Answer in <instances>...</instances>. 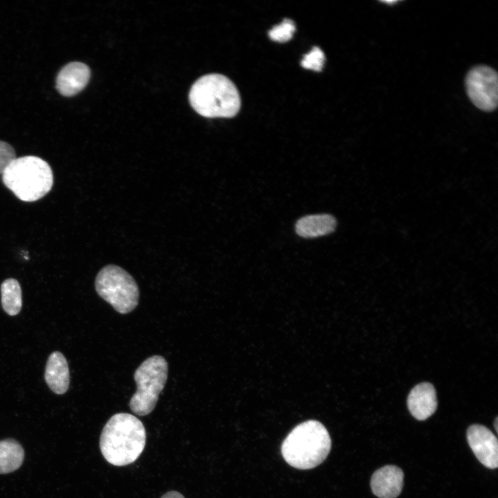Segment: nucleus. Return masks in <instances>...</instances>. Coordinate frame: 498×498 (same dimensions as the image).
<instances>
[{"instance_id": "obj_1", "label": "nucleus", "mask_w": 498, "mask_h": 498, "mask_svg": "<svg viewBox=\"0 0 498 498\" xmlns=\"http://www.w3.org/2000/svg\"><path fill=\"white\" fill-rule=\"evenodd\" d=\"M146 432L142 423L128 413H118L107 422L100 438V448L109 463L124 466L134 462L142 452Z\"/></svg>"}, {"instance_id": "obj_18", "label": "nucleus", "mask_w": 498, "mask_h": 498, "mask_svg": "<svg viewBox=\"0 0 498 498\" xmlns=\"http://www.w3.org/2000/svg\"><path fill=\"white\" fill-rule=\"evenodd\" d=\"M15 158L14 148L8 143L0 140V174H2Z\"/></svg>"}, {"instance_id": "obj_15", "label": "nucleus", "mask_w": 498, "mask_h": 498, "mask_svg": "<svg viewBox=\"0 0 498 498\" xmlns=\"http://www.w3.org/2000/svg\"><path fill=\"white\" fill-rule=\"evenodd\" d=\"M1 304L3 310L10 315H16L22 306L21 290L17 280L10 278L1 286Z\"/></svg>"}, {"instance_id": "obj_19", "label": "nucleus", "mask_w": 498, "mask_h": 498, "mask_svg": "<svg viewBox=\"0 0 498 498\" xmlns=\"http://www.w3.org/2000/svg\"><path fill=\"white\" fill-rule=\"evenodd\" d=\"M160 498H185L177 491H169L163 495Z\"/></svg>"}, {"instance_id": "obj_17", "label": "nucleus", "mask_w": 498, "mask_h": 498, "mask_svg": "<svg viewBox=\"0 0 498 498\" xmlns=\"http://www.w3.org/2000/svg\"><path fill=\"white\" fill-rule=\"evenodd\" d=\"M324 60V54L322 50L320 48L314 46L308 54L304 55L301 61V65L306 69L320 71L322 69Z\"/></svg>"}, {"instance_id": "obj_5", "label": "nucleus", "mask_w": 498, "mask_h": 498, "mask_svg": "<svg viewBox=\"0 0 498 498\" xmlns=\"http://www.w3.org/2000/svg\"><path fill=\"white\" fill-rule=\"evenodd\" d=\"M168 365L160 356L147 358L136 370L137 390L129 401L131 411L146 416L154 409L167 379Z\"/></svg>"}, {"instance_id": "obj_8", "label": "nucleus", "mask_w": 498, "mask_h": 498, "mask_svg": "<svg viewBox=\"0 0 498 498\" xmlns=\"http://www.w3.org/2000/svg\"><path fill=\"white\" fill-rule=\"evenodd\" d=\"M470 448L479 462L490 469L498 466V441L486 427L479 424L470 425L466 432Z\"/></svg>"}, {"instance_id": "obj_10", "label": "nucleus", "mask_w": 498, "mask_h": 498, "mask_svg": "<svg viewBox=\"0 0 498 498\" xmlns=\"http://www.w3.org/2000/svg\"><path fill=\"white\" fill-rule=\"evenodd\" d=\"M90 69L82 62H71L59 71L56 80L58 91L64 96H73L80 92L87 84Z\"/></svg>"}, {"instance_id": "obj_14", "label": "nucleus", "mask_w": 498, "mask_h": 498, "mask_svg": "<svg viewBox=\"0 0 498 498\" xmlns=\"http://www.w3.org/2000/svg\"><path fill=\"white\" fill-rule=\"evenodd\" d=\"M24 450L21 445L13 439L0 441V474L17 470L23 463Z\"/></svg>"}, {"instance_id": "obj_9", "label": "nucleus", "mask_w": 498, "mask_h": 498, "mask_svg": "<svg viewBox=\"0 0 498 498\" xmlns=\"http://www.w3.org/2000/svg\"><path fill=\"white\" fill-rule=\"evenodd\" d=\"M404 473L394 465H387L376 470L371 476L370 486L378 498H396L403 487Z\"/></svg>"}, {"instance_id": "obj_13", "label": "nucleus", "mask_w": 498, "mask_h": 498, "mask_svg": "<svg viewBox=\"0 0 498 498\" xmlns=\"http://www.w3.org/2000/svg\"><path fill=\"white\" fill-rule=\"evenodd\" d=\"M336 225V219L331 214L307 215L297 221L295 231L302 237L315 238L333 232Z\"/></svg>"}, {"instance_id": "obj_12", "label": "nucleus", "mask_w": 498, "mask_h": 498, "mask_svg": "<svg viewBox=\"0 0 498 498\" xmlns=\"http://www.w3.org/2000/svg\"><path fill=\"white\" fill-rule=\"evenodd\" d=\"M44 376L48 386L55 394H63L68 390L69 369L66 359L62 353L55 351L49 356Z\"/></svg>"}, {"instance_id": "obj_2", "label": "nucleus", "mask_w": 498, "mask_h": 498, "mask_svg": "<svg viewBox=\"0 0 498 498\" xmlns=\"http://www.w3.org/2000/svg\"><path fill=\"white\" fill-rule=\"evenodd\" d=\"M331 440L326 427L309 420L297 425L284 440L281 451L284 460L300 470L313 468L328 456Z\"/></svg>"}, {"instance_id": "obj_6", "label": "nucleus", "mask_w": 498, "mask_h": 498, "mask_svg": "<svg viewBox=\"0 0 498 498\" xmlns=\"http://www.w3.org/2000/svg\"><path fill=\"white\" fill-rule=\"evenodd\" d=\"M95 290L100 297L120 313L127 314L137 306L138 286L132 276L116 265H107L98 273Z\"/></svg>"}, {"instance_id": "obj_20", "label": "nucleus", "mask_w": 498, "mask_h": 498, "mask_svg": "<svg viewBox=\"0 0 498 498\" xmlns=\"http://www.w3.org/2000/svg\"><path fill=\"white\" fill-rule=\"evenodd\" d=\"M494 426H495V429L496 432H497V431H498V429H497V427H498V418H497V417H496V418H495V420Z\"/></svg>"}, {"instance_id": "obj_16", "label": "nucleus", "mask_w": 498, "mask_h": 498, "mask_svg": "<svg viewBox=\"0 0 498 498\" xmlns=\"http://www.w3.org/2000/svg\"><path fill=\"white\" fill-rule=\"evenodd\" d=\"M295 30L294 21L289 19H285L279 25L270 29L268 35L275 42H286L292 38Z\"/></svg>"}, {"instance_id": "obj_3", "label": "nucleus", "mask_w": 498, "mask_h": 498, "mask_svg": "<svg viewBox=\"0 0 498 498\" xmlns=\"http://www.w3.org/2000/svg\"><path fill=\"white\" fill-rule=\"evenodd\" d=\"M189 100L192 108L206 118H231L241 107V98L234 83L217 73L203 75L192 86Z\"/></svg>"}, {"instance_id": "obj_11", "label": "nucleus", "mask_w": 498, "mask_h": 498, "mask_svg": "<svg viewBox=\"0 0 498 498\" xmlns=\"http://www.w3.org/2000/svg\"><path fill=\"white\" fill-rule=\"evenodd\" d=\"M407 407L413 417L418 421H424L431 416L437 408L434 386L429 382L416 385L408 395Z\"/></svg>"}, {"instance_id": "obj_7", "label": "nucleus", "mask_w": 498, "mask_h": 498, "mask_svg": "<svg viewBox=\"0 0 498 498\" xmlns=\"http://www.w3.org/2000/svg\"><path fill=\"white\" fill-rule=\"evenodd\" d=\"M465 86L472 102L479 109L492 111L498 102V76L487 66H477L467 74Z\"/></svg>"}, {"instance_id": "obj_4", "label": "nucleus", "mask_w": 498, "mask_h": 498, "mask_svg": "<svg viewBox=\"0 0 498 498\" xmlns=\"http://www.w3.org/2000/svg\"><path fill=\"white\" fill-rule=\"evenodd\" d=\"M3 184L20 200L33 202L52 188L53 174L48 163L34 156L16 158L2 174Z\"/></svg>"}, {"instance_id": "obj_21", "label": "nucleus", "mask_w": 498, "mask_h": 498, "mask_svg": "<svg viewBox=\"0 0 498 498\" xmlns=\"http://www.w3.org/2000/svg\"><path fill=\"white\" fill-rule=\"evenodd\" d=\"M382 2L387 3V4H394L397 2V1H383Z\"/></svg>"}]
</instances>
